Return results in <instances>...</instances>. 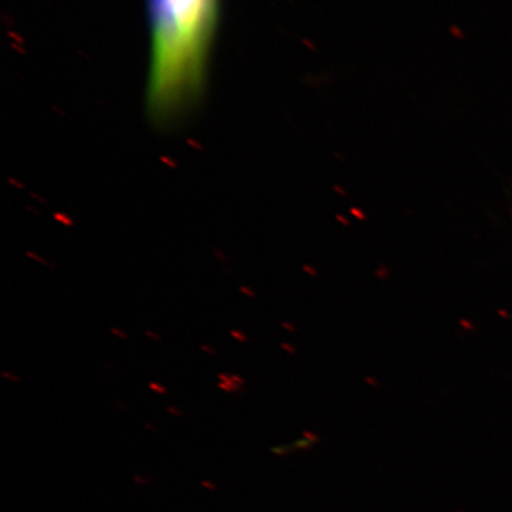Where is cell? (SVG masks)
I'll list each match as a JSON object with an SVG mask.
<instances>
[{
    "label": "cell",
    "instance_id": "obj_1",
    "mask_svg": "<svg viewBox=\"0 0 512 512\" xmlns=\"http://www.w3.org/2000/svg\"><path fill=\"white\" fill-rule=\"evenodd\" d=\"M151 24V72L147 110L170 124L201 94L213 42L219 0H147Z\"/></svg>",
    "mask_w": 512,
    "mask_h": 512
},
{
    "label": "cell",
    "instance_id": "obj_2",
    "mask_svg": "<svg viewBox=\"0 0 512 512\" xmlns=\"http://www.w3.org/2000/svg\"><path fill=\"white\" fill-rule=\"evenodd\" d=\"M25 255H27L28 258L35 260L36 262H40L41 265L49 267L50 270H56V266L53 264V262L42 258L41 255H38L35 252L27 251L25 252Z\"/></svg>",
    "mask_w": 512,
    "mask_h": 512
},
{
    "label": "cell",
    "instance_id": "obj_3",
    "mask_svg": "<svg viewBox=\"0 0 512 512\" xmlns=\"http://www.w3.org/2000/svg\"><path fill=\"white\" fill-rule=\"evenodd\" d=\"M149 388L152 390V392H155L159 395H165L169 393V389L163 386L162 383L152 381L149 383Z\"/></svg>",
    "mask_w": 512,
    "mask_h": 512
},
{
    "label": "cell",
    "instance_id": "obj_4",
    "mask_svg": "<svg viewBox=\"0 0 512 512\" xmlns=\"http://www.w3.org/2000/svg\"><path fill=\"white\" fill-rule=\"evenodd\" d=\"M2 376L4 377L5 380H8L10 382H14V383H19L21 382V377L15 375L14 373H12V371L10 370H4L2 371Z\"/></svg>",
    "mask_w": 512,
    "mask_h": 512
},
{
    "label": "cell",
    "instance_id": "obj_5",
    "mask_svg": "<svg viewBox=\"0 0 512 512\" xmlns=\"http://www.w3.org/2000/svg\"><path fill=\"white\" fill-rule=\"evenodd\" d=\"M144 334L147 338L152 339L153 342H160L162 341L163 337L158 334L156 331H152L150 329H146L144 331Z\"/></svg>",
    "mask_w": 512,
    "mask_h": 512
},
{
    "label": "cell",
    "instance_id": "obj_6",
    "mask_svg": "<svg viewBox=\"0 0 512 512\" xmlns=\"http://www.w3.org/2000/svg\"><path fill=\"white\" fill-rule=\"evenodd\" d=\"M214 255L216 256V259L223 262V264H227L229 262L228 256L224 254L221 249L214 247L213 248Z\"/></svg>",
    "mask_w": 512,
    "mask_h": 512
},
{
    "label": "cell",
    "instance_id": "obj_7",
    "mask_svg": "<svg viewBox=\"0 0 512 512\" xmlns=\"http://www.w3.org/2000/svg\"><path fill=\"white\" fill-rule=\"evenodd\" d=\"M230 335H232V337H234L235 339H238V341L241 343L246 342L248 339L247 336L243 334V332L241 331H230Z\"/></svg>",
    "mask_w": 512,
    "mask_h": 512
},
{
    "label": "cell",
    "instance_id": "obj_8",
    "mask_svg": "<svg viewBox=\"0 0 512 512\" xmlns=\"http://www.w3.org/2000/svg\"><path fill=\"white\" fill-rule=\"evenodd\" d=\"M55 219H56L57 221L62 222L63 224H66V226H68V227H72V226H73V224H74V221L69 220V219H68V217L63 216V215H61V214H56V215H55Z\"/></svg>",
    "mask_w": 512,
    "mask_h": 512
},
{
    "label": "cell",
    "instance_id": "obj_9",
    "mask_svg": "<svg viewBox=\"0 0 512 512\" xmlns=\"http://www.w3.org/2000/svg\"><path fill=\"white\" fill-rule=\"evenodd\" d=\"M200 349L203 351V352H206V354H209L211 356H215L217 354V352L215 351V349L213 347H210V345L206 344V343H202L200 345Z\"/></svg>",
    "mask_w": 512,
    "mask_h": 512
},
{
    "label": "cell",
    "instance_id": "obj_10",
    "mask_svg": "<svg viewBox=\"0 0 512 512\" xmlns=\"http://www.w3.org/2000/svg\"><path fill=\"white\" fill-rule=\"evenodd\" d=\"M111 334L114 335L115 337L120 338V339H127L128 338L126 332L123 331V330H120L118 328H111Z\"/></svg>",
    "mask_w": 512,
    "mask_h": 512
},
{
    "label": "cell",
    "instance_id": "obj_11",
    "mask_svg": "<svg viewBox=\"0 0 512 512\" xmlns=\"http://www.w3.org/2000/svg\"><path fill=\"white\" fill-rule=\"evenodd\" d=\"M240 291L243 294H246V296L249 297V298H254L255 297V293L248 286H241L240 287Z\"/></svg>",
    "mask_w": 512,
    "mask_h": 512
},
{
    "label": "cell",
    "instance_id": "obj_12",
    "mask_svg": "<svg viewBox=\"0 0 512 512\" xmlns=\"http://www.w3.org/2000/svg\"><path fill=\"white\" fill-rule=\"evenodd\" d=\"M217 387L224 390V392L235 393V390L232 387H230L229 384L227 383L220 382L219 384H217Z\"/></svg>",
    "mask_w": 512,
    "mask_h": 512
},
{
    "label": "cell",
    "instance_id": "obj_13",
    "mask_svg": "<svg viewBox=\"0 0 512 512\" xmlns=\"http://www.w3.org/2000/svg\"><path fill=\"white\" fill-rule=\"evenodd\" d=\"M232 377H233V380H234L236 383L240 384V386H242V384H245V383H246V381H245V380H243V379H242V377H241L240 375H232Z\"/></svg>",
    "mask_w": 512,
    "mask_h": 512
},
{
    "label": "cell",
    "instance_id": "obj_14",
    "mask_svg": "<svg viewBox=\"0 0 512 512\" xmlns=\"http://www.w3.org/2000/svg\"><path fill=\"white\" fill-rule=\"evenodd\" d=\"M168 411L172 414H176V415H179L181 414L182 415V412L179 411V409L175 408V407H168Z\"/></svg>",
    "mask_w": 512,
    "mask_h": 512
}]
</instances>
